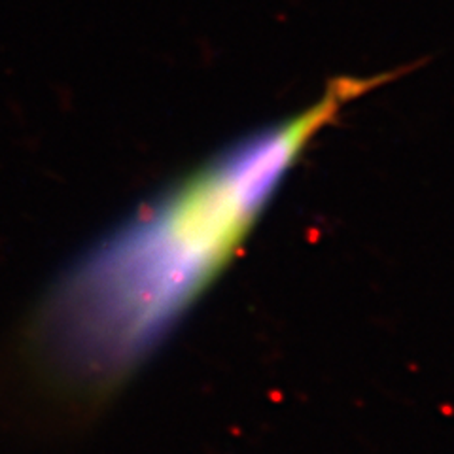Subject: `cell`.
<instances>
[{
	"label": "cell",
	"mask_w": 454,
	"mask_h": 454,
	"mask_svg": "<svg viewBox=\"0 0 454 454\" xmlns=\"http://www.w3.org/2000/svg\"><path fill=\"white\" fill-rule=\"evenodd\" d=\"M388 80H330L317 103L237 138L97 240L42 305L40 360L88 392L135 373L243 248L310 142Z\"/></svg>",
	"instance_id": "cell-1"
}]
</instances>
